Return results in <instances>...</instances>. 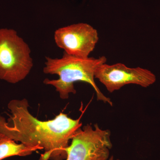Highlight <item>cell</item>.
Returning a JSON list of instances; mask_svg holds the SVG:
<instances>
[{"instance_id":"4","label":"cell","mask_w":160,"mask_h":160,"mask_svg":"<svg viewBox=\"0 0 160 160\" xmlns=\"http://www.w3.org/2000/svg\"><path fill=\"white\" fill-rule=\"evenodd\" d=\"M111 132L103 130L98 124H87L79 128L66 149V160H108L112 148Z\"/></svg>"},{"instance_id":"2","label":"cell","mask_w":160,"mask_h":160,"mask_svg":"<svg viewBox=\"0 0 160 160\" xmlns=\"http://www.w3.org/2000/svg\"><path fill=\"white\" fill-rule=\"evenodd\" d=\"M46 59L43 72L45 74L58 75L59 78L56 80L46 78L43 83L54 87L61 99H67L70 93L75 94L77 91L74 83L82 82L91 85L95 91L98 101L112 106L111 99L101 92L94 81L97 69L107 62L106 57L98 58H82L69 55L64 52L61 58L46 57Z\"/></svg>"},{"instance_id":"5","label":"cell","mask_w":160,"mask_h":160,"mask_svg":"<svg viewBox=\"0 0 160 160\" xmlns=\"http://www.w3.org/2000/svg\"><path fill=\"white\" fill-rule=\"evenodd\" d=\"M95 78L110 92L119 90L128 84H135L146 88L156 81V77L150 70L139 67L129 68L121 63L100 65L95 72Z\"/></svg>"},{"instance_id":"8","label":"cell","mask_w":160,"mask_h":160,"mask_svg":"<svg viewBox=\"0 0 160 160\" xmlns=\"http://www.w3.org/2000/svg\"><path fill=\"white\" fill-rule=\"evenodd\" d=\"M108 160H120L119 159H115L114 157H113V156H111V157H110L109 158V159Z\"/></svg>"},{"instance_id":"6","label":"cell","mask_w":160,"mask_h":160,"mask_svg":"<svg viewBox=\"0 0 160 160\" xmlns=\"http://www.w3.org/2000/svg\"><path fill=\"white\" fill-rule=\"evenodd\" d=\"M54 38L57 46L66 54L82 58L89 57L99 40L97 30L84 23L59 28Z\"/></svg>"},{"instance_id":"1","label":"cell","mask_w":160,"mask_h":160,"mask_svg":"<svg viewBox=\"0 0 160 160\" xmlns=\"http://www.w3.org/2000/svg\"><path fill=\"white\" fill-rule=\"evenodd\" d=\"M29 107L26 98L11 100L9 118L0 115V133L26 146L41 148L44 152L39 160L66 159V149L82 126L81 117L73 119L60 112L53 119L41 121L30 113Z\"/></svg>"},{"instance_id":"3","label":"cell","mask_w":160,"mask_h":160,"mask_svg":"<svg viewBox=\"0 0 160 160\" xmlns=\"http://www.w3.org/2000/svg\"><path fill=\"white\" fill-rule=\"evenodd\" d=\"M29 45L13 29H0V79L16 84L33 67Z\"/></svg>"},{"instance_id":"7","label":"cell","mask_w":160,"mask_h":160,"mask_svg":"<svg viewBox=\"0 0 160 160\" xmlns=\"http://www.w3.org/2000/svg\"><path fill=\"white\" fill-rule=\"evenodd\" d=\"M38 150L42 149L39 147H31L17 143L6 135L0 133V160L15 156H27Z\"/></svg>"}]
</instances>
